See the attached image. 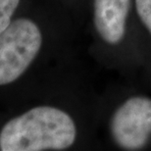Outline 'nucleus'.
<instances>
[{
    "label": "nucleus",
    "mask_w": 151,
    "mask_h": 151,
    "mask_svg": "<svg viewBox=\"0 0 151 151\" xmlns=\"http://www.w3.org/2000/svg\"><path fill=\"white\" fill-rule=\"evenodd\" d=\"M77 127L65 111L37 106L15 117L0 131L1 151L65 150L75 143Z\"/></svg>",
    "instance_id": "nucleus-1"
},
{
    "label": "nucleus",
    "mask_w": 151,
    "mask_h": 151,
    "mask_svg": "<svg viewBox=\"0 0 151 151\" xmlns=\"http://www.w3.org/2000/svg\"><path fill=\"white\" fill-rule=\"evenodd\" d=\"M42 45L34 21L20 18L0 34V86L14 83L28 70Z\"/></svg>",
    "instance_id": "nucleus-2"
},
{
    "label": "nucleus",
    "mask_w": 151,
    "mask_h": 151,
    "mask_svg": "<svg viewBox=\"0 0 151 151\" xmlns=\"http://www.w3.org/2000/svg\"><path fill=\"white\" fill-rule=\"evenodd\" d=\"M115 143L125 150H138L151 135V98L134 96L123 102L110 122Z\"/></svg>",
    "instance_id": "nucleus-3"
},
{
    "label": "nucleus",
    "mask_w": 151,
    "mask_h": 151,
    "mask_svg": "<svg viewBox=\"0 0 151 151\" xmlns=\"http://www.w3.org/2000/svg\"><path fill=\"white\" fill-rule=\"evenodd\" d=\"M131 0H94L93 23L99 37L118 44L125 37Z\"/></svg>",
    "instance_id": "nucleus-4"
},
{
    "label": "nucleus",
    "mask_w": 151,
    "mask_h": 151,
    "mask_svg": "<svg viewBox=\"0 0 151 151\" xmlns=\"http://www.w3.org/2000/svg\"><path fill=\"white\" fill-rule=\"evenodd\" d=\"M19 4L20 0H0V34L10 26Z\"/></svg>",
    "instance_id": "nucleus-5"
},
{
    "label": "nucleus",
    "mask_w": 151,
    "mask_h": 151,
    "mask_svg": "<svg viewBox=\"0 0 151 151\" xmlns=\"http://www.w3.org/2000/svg\"><path fill=\"white\" fill-rule=\"evenodd\" d=\"M137 15L151 35V0H135Z\"/></svg>",
    "instance_id": "nucleus-6"
}]
</instances>
